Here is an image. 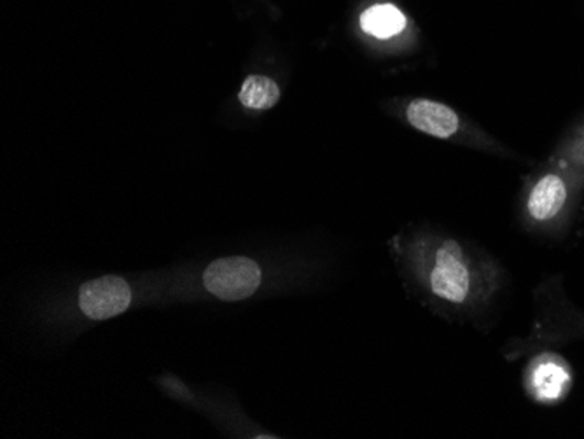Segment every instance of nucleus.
<instances>
[{"instance_id": "f03ea898", "label": "nucleus", "mask_w": 584, "mask_h": 439, "mask_svg": "<svg viewBox=\"0 0 584 439\" xmlns=\"http://www.w3.org/2000/svg\"><path fill=\"white\" fill-rule=\"evenodd\" d=\"M204 280L205 288L219 300H246L258 291L261 283V268L258 267V263L244 256L217 259L208 265Z\"/></svg>"}, {"instance_id": "1a4fd4ad", "label": "nucleus", "mask_w": 584, "mask_h": 439, "mask_svg": "<svg viewBox=\"0 0 584 439\" xmlns=\"http://www.w3.org/2000/svg\"><path fill=\"white\" fill-rule=\"evenodd\" d=\"M583 142H584V139H583Z\"/></svg>"}, {"instance_id": "39448f33", "label": "nucleus", "mask_w": 584, "mask_h": 439, "mask_svg": "<svg viewBox=\"0 0 584 439\" xmlns=\"http://www.w3.org/2000/svg\"><path fill=\"white\" fill-rule=\"evenodd\" d=\"M569 186L565 179L556 172L544 173L527 199V214L536 224H550L559 220L563 208L567 207Z\"/></svg>"}, {"instance_id": "7ed1b4c3", "label": "nucleus", "mask_w": 584, "mask_h": 439, "mask_svg": "<svg viewBox=\"0 0 584 439\" xmlns=\"http://www.w3.org/2000/svg\"><path fill=\"white\" fill-rule=\"evenodd\" d=\"M526 387L536 401L555 405L571 390V367L560 355H538L527 367Z\"/></svg>"}, {"instance_id": "f257e3e1", "label": "nucleus", "mask_w": 584, "mask_h": 439, "mask_svg": "<svg viewBox=\"0 0 584 439\" xmlns=\"http://www.w3.org/2000/svg\"><path fill=\"white\" fill-rule=\"evenodd\" d=\"M429 289L440 300L464 304L471 298L475 275L461 245L452 238L441 242L432 253L428 274Z\"/></svg>"}, {"instance_id": "423d86ee", "label": "nucleus", "mask_w": 584, "mask_h": 439, "mask_svg": "<svg viewBox=\"0 0 584 439\" xmlns=\"http://www.w3.org/2000/svg\"><path fill=\"white\" fill-rule=\"evenodd\" d=\"M407 119L411 127L434 139H452L461 128V118L452 107L429 98L410 101Z\"/></svg>"}, {"instance_id": "0eeeda50", "label": "nucleus", "mask_w": 584, "mask_h": 439, "mask_svg": "<svg viewBox=\"0 0 584 439\" xmlns=\"http://www.w3.org/2000/svg\"><path fill=\"white\" fill-rule=\"evenodd\" d=\"M360 29L375 39H390L407 29L408 20L394 4H375L360 14Z\"/></svg>"}, {"instance_id": "6e6552de", "label": "nucleus", "mask_w": 584, "mask_h": 439, "mask_svg": "<svg viewBox=\"0 0 584 439\" xmlns=\"http://www.w3.org/2000/svg\"><path fill=\"white\" fill-rule=\"evenodd\" d=\"M238 98H240L241 106H246L247 109L267 110L279 104L280 88L270 77L255 74L244 81Z\"/></svg>"}, {"instance_id": "20e7f679", "label": "nucleus", "mask_w": 584, "mask_h": 439, "mask_svg": "<svg viewBox=\"0 0 584 439\" xmlns=\"http://www.w3.org/2000/svg\"><path fill=\"white\" fill-rule=\"evenodd\" d=\"M132 291L121 277L107 275L102 279L83 283L79 291L80 310L94 321L115 318L130 307Z\"/></svg>"}]
</instances>
